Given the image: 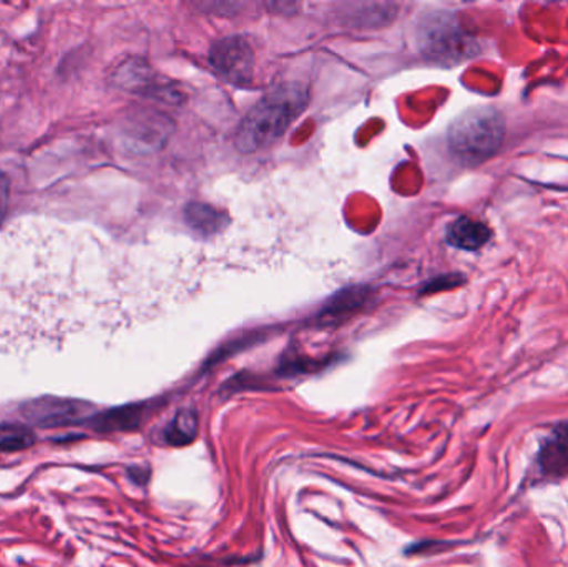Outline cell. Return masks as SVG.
Wrapping results in <instances>:
<instances>
[{
  "instance_id": "1",
  "label": "cell",
  "mask_w": 568,
  "mask_h": 567,
  "mask_svg": "<svg viewBox=\"0 0 568 567\" xmlns=\"http://www.w3.org/2000/svg\"><path fill=\"white\" fill-rule=\"evenodd\" d=\"M102 252L57 223L20 222L0 232V355L60 348L112 313Z\"/></svg>"
},
{
  "instance_id": "2",
  "label": "cell",
  "mask_w": 568,
  "mask_h": 567,
  "mask_svg": "<svg viewBox=\"0 0 568 567\" xmlns=\"http://www.w3.org/2000/svg\"><path fill=\"white\" fill-rule=\"evenodd\" d=\"M307 90L296 83L266 93L243 120L236 133L240 152L253 153L275 143L306 109Z\"/></svg>"
},
{
  "instance_id": "3",
  "label": "cell",
  "mask_w": 568,
  "mask_h": 567,
  "mask_svg": "<svg viewBox=\"0 0 568 567\" xmlns=\"http://www.w3.org/2000/svg\"><path fill=\"white\" fill-rule=\"evenodd\" d=\"M504 136L506 122L499 110L489 105L473 107L450 125V152L466 165H479L499 152Z\"/></svg>"
},
{
  "instance_id": "4",
  "label": "cell",
  "mask_w": 568,
  "mask_h": 567,
  "mask_svg": "<svg viewBox=\"0 0 568 567\" xmlns=\"http://www.w3.org/2000/svg\"><path fill=\"white\" fill-rule=\"evenodd\" d=\"M416 39L423 55L446 65L463 62L477 52L476 40L460 29L456 17L449 12L424 17L417 26Z\"/></svg>"
},
{
  "instance_id": "5",
  "label": "cell",
  "mask_w": 568,
  "mask_h": 567,
  "mask_svg": "<svg viewBox=\"0 0 568 567\" xmlns=\"http://www.w3.org/2000/svg\"><path fill=\"white\" fill-rule=\"evenodd\" d=\"M20 415L26 423L39 428H63L82 425L92 419V406L79 399L40 396L20 406Z\"/></svg>"
},
{
  "instance_id": "6",
  "label": "cell",
  "mask_w": 568,
  "mask_h": 567,
  "mask_svg": "<svg viewBox=\"0 0 568 567\" xmlns=\"http://www.w3.org/2000/svg\"><path fill=\"white\" fill-rule=\"evenodd\" d=\"M210 62L215 72L233 85H246L255 73V52L245 37L220 39L210 50Z\"/></svg>"
},
{
  "instance_id": "7",
  "label": "cell",
  "mask_w": 568,
  "mask_h": 567,
  "mask_svg": "<svg viewBox=\"0 0 568 567\" xmlns=\"http://www.w3.org/2000/svg\"><path fill=\"white\" fill-rule=\"evenodd\" d=\"M540 469L546 475H562L568 469V423L557 426L552 435L546 439L539 456Z\"/></svg>"
},
{
  "instance_id": "8",
  "label": "cell",
  "mask_w": 568,
  "mask_h": 567,
  "mask_svg": "<svg viewBox=\"0 0 568 567\" xmlns=\"http://www.w3.org/2000/svg\"><path fill=\"white\" fill-rule=\"evenodd\" d=\"M490 236H493V232L489 226L470 219V216H460L447 230V242L456 249L467 250V252L483 249L489 242Z\"/></svg>"
},
{
  "instance_id": "9",
  "label": "cell",
  "mask_w": 568,
  "mask_h": 567,
  "mask_svg": "<svg viewBox=\"0 0 568 567\" xmlns=\"http://www.w3.org/2000/svg\"><path fill=\"white\" fill-rule=\"evenodd\" d=\"M143 413L140 406H125V408L112 409L103 415L93 416L90 425L95 432H132L142 425Z\"/></svg>"
},
{
  "instance_id": "10",
  "label": "cell",
  "mask_w": 568,
  "mask_h": 567,
  "mask_svg": "<svg viewBox=\"0 0 568 567\" xmlns=\"http://www.w3.org/2000/svg\"><path fill=\"white\" fill-rule=\"evenodd\" d=\"M199 435V416L193 409H180L165 429V442L172 446H186Z\"/></svg>"
},
{
  "instance_id": "11",
  "label": "cell",
  "mask_w": 568,
  "mask_h": 567,
  "mask_svg": "<svg viewBox=\"0 0 568 567\" xmlns=\"http://www.w3.org/2000/svg\"><path fill=\"white\" fill-rule=\"evenodd\" d=\"M186 222L192 229L199 230L203 235H212L226 225L229 219L219 210L203 203H192L185 212Z\"/></svg>"
},
{
  "instance_id": "12",
  "label": "cell",
  "mask_w": 568,
  "mask_h": 567,
  "mask_svg": "<svg viewBox=\"0 0 568 567\" xmlns=\"http://www.w3.org/2000/svg\"><path fill=\"white\" fill-rule=\"evenodd\" d=\"M36 442V433L29 426L19 425V423L0 426V452H23V449L32 448Z\"/></svg>"
},
{
  "instance_id": "13",
  "label": "cell",
  "mask_w": 568,
  "mask_h": 567,
  "mask_svg": "<svg viewBox=\"0 0 568 567\" xmlns=\"http://www.w3.org/2000/svg\"><path fill=\"white\" fill-rule=\"evenodd\" d=\"M364 298H366V293L363 292L341 293L339 296L334 298L333 305L327 306L323 313L329 316V318H337L343 313H353L354 310L359 308V305H363Z\"/></svg>"
},
{
  "instance_id": "14",
  "label": "cell",
  "mask_w": 568,
  "mask_h": 567,
  "mask_svg": "<svg viewBox=\"0 0 568 567\" xmlns=\"http://www.w3.org/2000/svg\"><path fill=\"white\" fill-rule=\"evenodd\" d=\"M7 195H9V185H7V180L0 176V223H2L3 216H6Z\"/></svg>"
}]
</instances>
